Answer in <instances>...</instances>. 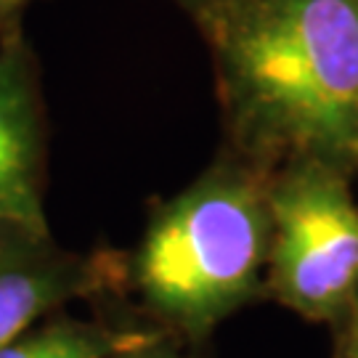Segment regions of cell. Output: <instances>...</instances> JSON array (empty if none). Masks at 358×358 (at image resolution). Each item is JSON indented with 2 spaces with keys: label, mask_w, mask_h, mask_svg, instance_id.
I'll return each instance as SVG.
<instances>
[{
  "label": "cell",
  "mask_w": 358,
  "mask_h": 358,
  "mask_svg": "<svg viewBox=\"0 0 358 358\" xmlns=\"http://www.w3.org/2000/svg\"><path fill=\"white\" fill-rule=\"evenodd\" d=\"M244 159L350 165L358 138V0H210L194 11Z\"/></svg>",
  "instance_id": "6da1fadb"
},
{
  "label": "cell",
  "mask_w": 358,
  "mask_h": 358,
  "mask_svg": "<svg viewBox=\"0 0 358 358\" xmlns=\"http://www.w3.org/2000/svg\"><path fill=\"white\" fill-rule=\"evenodd\" d=\"M268 178V167L229 157L154 210L125 276L162 332L202 343L266 294Z\"/></svg>",
  "instance_id": "7a4b0ae2"
},
{
  "label": "cell",
  "mask_w": 358,
  "mask_h": 358,
  "mask_svg": "<svg viewBox=\"0 0 358 358\" xmlns=\"http://www.w3.org/2000/svg\"><path fill=\"white\" fill-rule=\"evenodd\" d=\"M350 165L303 157L268 178L266 294L308 321L337 327L358 294V202Z\"/></svg>",
  "instance_id": "3957f363"
},
{
  "label": "cell",
  "mask_w": 358,
  "mask_h": 358,
  "mask_svg": "<svg viewBox=\"0 0 358 358\" xmlns=\"http://www.w3.org/2000/svg\"><path fill=\"white\" fill-rule=\"evenodd\" d=\"M115 257L75 252L51 231L0 223V348L69 303L112 289Z\"/></svg>",
  "instance_id": "277c9868"
},
{
  "label": "cell",
  "mask_w": 358,
  "mask_h": 358,
  "mask_svg": "<svg viewBox=\"0 0 358 358\" xmlns=\"http://www.w3.org/2000/svg\"><path fill=\"white\" fill-rule=\"evenodd\" d=\"M43 189L45 112L38 62L11 22L0 35V223L51 231Z\"/></svg>",
  "instance_id": "5b68a950"
},
{
  "label": "cell",
  "mask_w": 358,
  "mask_h": 358,
  "mask_svg": "<svg viewBox=\"0 0 358 358\" xmlns=\"http://www.w3.org/2000/svg\"><path fill=\"white\" fill-rule=\"evenodd\" d=\"M159 332L157 327H109L59 310L0 348V358H112Z\"/></svg>",
  "instance_id": "8992f818"
},
{
  "label": "cell",
  "mask_w": 358,
  "mask_h": 358,
  "mask_svg": "<svg viewBox=\"0 0 358 358\" xmlns=\"http://www.w3.org/2000/svg\"><path fill=\"white\" fill-rule=\"evenodd\" d=\"M112 358H196L194 353L183 350V340L173 337L167 332L154 334L152 340H146L141 345H133Z\"/></svg>",
  "instance_id": "52a82bcc"
},
{
  "label": "cell",
  "mask_w": 358,
  "mask_h": 358,
  "mask_svg": "<svg viewBox=\"0 0 358 358\" xmlns=\"http://www.w3.org/2000/svg\"><path fill=\"white\" fill-rule=\"evenodd\" d=\"M334 329H337V353H334V358H358V294L353 297L348 313Z\"/></svg>",
  "instance_id": "ba28073f"
},
{
  "label": "cell",
  "mask_w": 358,
  "mask_h": 358,
  "mask_svg": "<svg viewBox=\"0 0 358 358\" xmlns=\"http://www.w3.org/2000/svg\"><path fill=\"white\" fill-rule=\"evenodd\" d=\"M29 0H0V11L8 13V16H16L19 8H24Z\"/></svg>",
  "instance_id": "9c48e42d"
},
{
  "label": "cell",
  "mask_w": 358,
  "mask_h": 358,
  "mask_svg": "<svg viewBox=\"0 0 358 358\" xmlns=\"http://www.w3.org/2000/svg\"><path fill=\"white\" fill-rule=\"evenodd\" d=\"M178 3H183L189 11H196V8H202L205 3H210V0H178Z\"/></svg>",
  "instance_id": "30bf717a"
},
{
  "label": "cell",
  "mask_w": 358,
  "mask_h": 358,
  "mask_svg": "<svg viewBox=\"0 0 358 358\" xmlns=\"http://www.w3.org/2000/svg\"><path fill=\"white\" fill-rule=\"evenodd\" d=\"M11 22H13V16H8V13L0 11V35H3L6 29H8V24H11Z\"/></svg>",
  "instance_id": "8fae6325"
},
{
  "label": "cell",
  "mask_w": 358,
  "mask_h": 358,
  "mask_svg": "<svg viewBox=\"0 0 358 358\" xmlns=\"http://www.w3.org/2000/svg\"><path fill=\"white\" fill-rule=\"evenodd\" d=\"M348 159H350V165H358V138L353 141V146H350V152H348Z\"/></svg>",
  "instance_id": "7c38bea8"
}]
</instances>
